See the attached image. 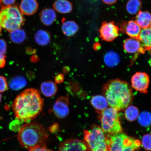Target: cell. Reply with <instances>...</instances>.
<instances>
[{"label":"cell","mask_w":151,"mask_h":151,"mask_svg":"<svg viewBox=\"0 0 151 151\" xmlns=\"http://www.w3.org/2000/svg\"><path fill=\"white\" fill-rule=\"evenodd\" d=\"M43 105V100L39 91L30 88L24 90L17 97L12 108L18 120L28 123L40 114Z\"/></svg>","instance_id":"6da1fadb"},{"label":"cell","mask_w":151,"mask_h":151,"mask_svg":"<svg viewBox=\"0 0 151 151\" xmlns=\"http://www.w3.org/2000/svg\"><path fill=\"white\" fill-rule=\"evenodd\" d=\"M103 92L109 104L118 111L127 108L133 101L131 87L127 82L119 79L109 81L104 85Z\"/></svg>","instance_id":"7a4b0ae2"},{"label":"cell","mask_w":151,"mask_h":151,"mask_svg":"<svg viewBox=\"0 0 151 151\" xmlns=\"http://www.w3.org/2000/svg\"><path fill=\"white\" fill-rule=\"evenodd\" d=\"M48 135V132L41 124L28 122L20 128L17 137L22 146L30 150L45 144Z\"/></svg>","instance_id":"3957f363"},{"label":"cell","mask_w":151,"mask_h":151,"mask_svg":"<svg viewBox=\"0 0 151 151\" xmlns=\"http://www.w3.org/2000/svg\"><path fill=\"white\" fill-rule=\"evenodd\" d=\"M25 19L17 5L3 6L0 8V26L9 32L24 25Z\"/></svg>","instance_id":"277c9868"},{"label":"cell","mask_w":151,"mask_h":151,"mask_svg":"<svg viewBox=\"0 0 151 151\" xmlns=\"http://www.w3.org/2000/svg\"><path fill=\"white\" fill-rule=\"evenodd\" d=\"M107 151H135L140 147V141L122 133L108 134Z\"/></svg>","instance_id":"5b68a950"},{"label":"cell","mask_w":151,"mask_h":151,"mask_svg":"<svg viewBox=\"0 0 151 151\" xmlns=\"http://www.w3.org/2000/svg\"><path fill=\"white\" fill-rule=\"evenodd\" d=\"M101 114V129L104 132L108 134L122 133V128L117 109L109 107L105 109Z\"/></svg>","instance_id":"8992f818"},{"label":"cell","mask_w":151,"mask_h":151,"mask_svg":"<svg viewBox=\"0 0 151 151\" xmlns=\"http://www.w3.org/2000/svg\"><path fill=\"white\" fill-rule=\"evenodd\" d=\"M84 135L90 151H107V137L99 126H93L90 130H84Z\"/></svg>","instance_id":"52a82bcc"},{"label":"cell","mask_w":151,"mask_h":151,"mask_svg":"<svg viewBox=\"0 0 151 151\" xmlns=\"http://www.w3.org/2000/svg\"><path fill=\"white\" fill-rule=\"evenodd\" d=\"M119 31L114 22H104L99 29L100 37L104 41L112 42L119 36Z\"/></svg>","instance_id":"ba28073f"},{"label":"cell","mask_w":151,"mask_h":151,"mask_svg":"<svg viewBox=\"0 0 151 151\" xmlns=\"http://www.w3.org/2000/svg\"><path fill=\"white\" fill-rule=\"evenodd\" d=\"M131 82L134 89L142 93H147L150 79L147 73L141 72L136 73L132 76Z\"/></svg>","instance_id":"9c48e42d"},{"label":"cell","mask_w":151,"mask_h":151,"mask_svg":"<svg viewBox=\"0 0 151 151\" xmlns=\"http://www.w3.org/2000/svg\"><path fill=\"white\" fill-rule=\"evenodd\" d=\"M59 151H90L86 141L76 139H68L62 142Z\"/></svg>","instance_id":"30bf717a"},{"label":"cell","mask_w":151,"mask_h":151,"mask_svg":"<svg viewBox=\"0 0 151 151\" xmlns=\"http://www.w3.org/2000/svg\"><path fill=\"white\" fill-rule=\"evenodd\" d=\"M67 97H62L57 100L53 107V111L57 117L62 119L68 116L69 113Z\"/></svg>","instance_id":"8fae6325"},{"label":"cell","mask_w":151,"mask_h":151,"mask_svg":"<svg viewBox=\"0 0 151 151\" xmlns=\"http://www.w3.org/2000/svg\"><path fill=\"white\" fill-rule=\"evenodd\" d=\"M120 29L130 37L137 39H139L141 30L138 24L133 20L123 22Z\"/></svg>","instance_id":"7c38bea8"},{"label":"cell","mask_w":151,"mask_h":151,"mask_svg":"<svg viewBox=\"0 0 151 151\" xmlns=\"http://www.w3.org/2000/svg\"><path fill=\"white\" fill-rule=\"evenodd\" d=\"M123 48L125 51L129 54H134L137 52L144 53L145 49L142 46L139 39L130 37L125 40L123 43Z\"/></svg>","instance_id":"4fadbf2b"},{"label":"cell","mask_w":151,"mask_h":151,"mask_svg":"<svg viewBox=\"0 0 151 151\" xmlns=\"http://www.w3.org/2000/svg\"><path fill=\"white\" fill-rule=\"evenodd\" d=\"M38 7L37 0H22L19 5L21 12L27 16H31L35 14Z\"/></svg>","instance_id":"5bb4252c"},{"label":"cell","mask_w":151,"mask_h":151,"mask_svg":"<svg viewBox=\"0 0 151 151\" xmlns=\"http://www.w3.org/2000/svg\"><path fill=\"white\" fill-rule=\"evenodd\" d=\"M62 30L63 33L66 36L71 37L74 35L79 29L78 24L73 21L65 20V18L62 19Z\"/></svg>","instance_id":"9a60e30c"},{"label":"cell","mask_w":151,"mask_h":151,"mask_svg":"<svg viewBox=\"0 0 151 151\" xmlns=\"http://www.w3.org/2000/svg\"><path fill=\"white\" fill-rule=\"evenodd\" d=\"M40 18L44 25H51L56 20V13L52 9L45 8L41 11L40 14Z\"/></svg>","instance_id":"2e32d148"},{"label":"cell","mask_w":151,"mask_h":151,"mask_svg":"<svg viewBox=\"0 0 151 151\" xmlns=\"http://www.w3.org/2000/svg\"><path fill=\"white\" fill-rule=\"evenodd\" d=\"M91 103L96 112L101 114L108 106L109 103L106 98L101 95H96L92 98Z\"/></svg>","instance_id":"e0dca14e"},{"label":"cell","mask_w":151,"mask_h":151,"mask_svg":"<svg viewBox=\"0 0 151 151\" xmlns=\"http://www.w3.org/2000/svg\"><path fill=\"white\" fill-rule=\"evenodd\" d=\"M135 22L143 29L151 27V14L148 11H139L136 17Z\"/></svg>","instance_id":"ac0fdd59"},{"label":"cell","mask_w":151,"mask_h":151,"mask_svg":"<svg viewBox=\"0 0 151 151\" xmlns=\"http://www.w3.org/2000/svg\"><path fill=\"white\" fill-rule=\"evenodd\" d=\"M53 7L55 10L62 14H69L73 9L72 4L68 0H56Z\"/></svg>","instance_id":"d6986e66"},{"label":"cell","mask_w":151,"mask_h":151,"mask_svg":"<svg viewBox=\"0 0 151 151\" xmlns=\"http://www.w3.org/2000/svg\"><path fill=\"white\" fill-rule=\"evenodd\" d=\"M40 89L43 95L50 97L55 95L58 91V87L56 83L52 81H48L42 83Z\"/></svg>","instance_id":"ffe728a7"},{"label":"cell","mask_w":151,"mask_h":151,"mask_svg":"<svg viewBox=\"0 0 151 151\" xmlns=\"http://www.w3.org/2000/svg\"><path fill=\"white\" fill-rule=\"evenodd\" d=\"M142 46L145 50L151 49V26L141 30L139 39Z\"/></svg>","instance_id":"44dd1931"},{"label":"cell","mask_w":151,"mask_h":151,"mask_svg":"<svg viewBox=\"0 0 151 151\" xmlns=\"http://www.w3.org/2000/svg\"><path fill=\"white\" fill-rule=\"evenodd\" d=\"M36 42L41 46H45L50 43L51 40V35L48 32L40 29L37 32L35 36Z\"/></svg>","instance_id":"7402d4cb"},{"label":"cell","mask_w":151,"mask_h":151,"mask_svg":"<svg viewBox=\"0 0 151 151\" xmlns=\"http://www.w3.org/2000/svg\"><path fill=\"white\" fill-rule=\"evenodd\" d=\"M104 61L107 67H114L120 63V56L117 53L110 51L105 55L104 57Z\"/></svg>","instance_id":"603a6c76"},{"label":"cell","mask_w":151,"mask_h":151,"mask_svg":"<svg viewBox=\"0 0 151 151\" xmlns=\"http://www.w3.org/2000/svg\"><path fill=\"white\" fill-rule=\"evenodd\" d=\"M27 84V81L23 76H18L14 77L9 83V87L11 89L18 90L22 89Z\"/></svg>","instance_id":"cb8c5ba5"},{"label":"cell","mask_w":151,"mask_h":151,"mask_svg":"<svg viewBox=\"0 0 151 151\" xmlns=\"http://www.w3.org/2000/svg\"><path fill=\"white\" fill-rule=\"evenodd\" d=\"M141 7L142 3L140 0H129L126 5V10L132 15L136 14Z\"/></svg>","instance_id":"d4e9b609"},{"label":"cell","mask_w":151,"mask_h":151,"mask_svg":"<svg viewBox=\"0 0 151 151\" xmlns=\"http://www.w3.org/2000/svg\"><path fill=\"white\" fill-rule=\"evenodd\" d=\"M11 41L16 43H20L23 42L26 37V34L24 30L17 29L9 32Z\"/></svg>","instance_id":"484cf974"},{"label":"cell","mask_w":151,"mask_h":151,"mask_svg":"<svg viewBox=\"0 0 151 151\" xmlns=\"http://www.w3.org/2000/svg\"><path fill=\"white\" fill-rule=\"evenodd\" d=\"M124 115L126 119L129 122H133L136 120L138 117L139 109L134 106H130L126 108Z\"/></svg>","instance_id":"4316f807"},{"label":"cell","mask_w":151,"mask_h":151,"mask_svg":"<svg viewBox=\"0 0 151 151\" xmlns=\"http://www.w3.org/2000/svg\"><path fill=\"white\" fill-rule=\"evenodd\" d=\"M138 121L143 127H148L151 124V114L148 112H142L138 117Z\"/></svg>","instance_id":"83f0119b"},{"label":"cell","mask_w":151,"mask_h":151,"mask_svg":"<svg viewBox=\"0 0 151 151\" xmlns=\"http://www.w3.org/2000/svg\"><path fill=\"white\" fill-rule=\"evenodd\" d=\"M142 146L145 150H151V134H147L142 137Z\"/></svg>","instance_id":"f1b7e54d"},{"label":"cell","mask_w":151,"mask_h":151,"mask_svg":"<svg viewBox=\"0 0 151 151\" xmlns=\"http://www.w3.org/2000/svg\"><path fill=\"white\" fill-rule=\"evenodd\" d=\"M8 86L6 79L4 77L0 76V92H3L7 90Z\"/></svg>","instance_id":"f546056e"},{"label":"cell","mask_w":151,"mask_h":151,"mask_svg":"<svg viewBox=\"0 0 151 151\" xmlns=\"http://www.w3.org/2000/svg\"><path fill=\"white\" fill-rule=\"evenodd\" d=\"M6 49L7 45L5 41L3 39H0V54L4 55Z\"/></svg>","instance_id":"4dcf8cb0"},{"label":"cell","mask_w":151,"mask_h":151,"mask_svg":"<svg viewBox=\"0 0 151 151\" xmlns=\"http://www.w3.org/2000/svg\"><path fill=\"white\" fill-rule=\"evenodd\" d=\"M65 80V76L63 73H58L54 77V80L56 84H60L63 82Z\"/></svg>","instance_id":"1f68e13d"},{"label":"cell","mask_w":151,"mask_h":151,"mask_svg":"<svg viewBox=\"0 0 151 151\" xmlns=\"http://www.w3.org/2000/svg\"><path fill=\"white\" fill-rule=\"evenodd\" d=\"M29 151H53L48 148L44 144L42 146L36 147V148L31 149Z\"/></svg>","instance_id":"d6a6232c"},{"label":"cell","mask_w":151,"mask_h":151,"mask_svg":"<svg viewBox=\"0 0 151 151\" xmlns=\"http://www.w3.org/2000/svg\"><path fill=\"white\" fill-rule=\"evenodd\" d=\"M6 57L4 55L0 54V68L4 67L6 63Z\"/></svg>","instance_id":"836d02e7"},{"label":"cell","mask_w":151,"mask_h":151,"mask_svg":"<svg viewBox=\"0 0 151 151\" xmlns=\"http://www.w3.org/2000/svg\"><path fill=\"white\" fill-rule=\"evenodd\" d=\"M16 0H1V2L5 6H9L14 4Z\"/></svg>","instance_id":"e575fe53"},{"label":"cell","mask_w":151,"mask_h":151,"mask_svg":"<svg viewBox=\"0 0 151 151\" xmlns=\"http://www.w3.org/2000/svg\"><path fill=\"white\" fill-rule=\"evenodd\" d=\"M103 2L108 5H113L116 2L117 0H102Z\"/></svg>","instance_id":"d590c367"},{"label":"cell","mask_w":151,"mask_h":151,"mask_svg":"<svg viewBox=\"0 0 151 151\" xmlns=\"http://www.w3.org/2000/svg\"><path fill=\"white\" fill-rule=\"evenodd\" d=\"M39 60V58L38 56L37 55H33L31 58V61L33 63H37Z\"/></svg>","instance_id":"8d00e7d4"},{"label":"cell","mask_w":151,"mask_h":151,"mask_svg":"<svg viewBox=\"0 0 151 151\" xmlns=\"http://www.w3.org/2000/svg\"><path fill=\"white\" fill-rule=\"evenodd\" d=\"M27 51L28 53L31 54H35L36 52V50H35V49H32L31 48L28 49Z\"/></svg>","instance_id":"74e56055"},{"label":"cell","mask_w":151,"mask_h":151,"mask_svg":"<svg viewBox=\"0 0 151 151\" xmlns=\"http://www.w3.org/2000/svg\"><path fill=\"white\" fill-rule=\"evenodd\" d=\"M70 70L69 67H65L63 69V72L64 73H67L69 72Z\"/></svg>","instance_id":"f35d334b"},{"label":"cell","mask_w":151,"mask_h":151,"mask_svg":"<svg viewBox=\"0 0 151 151\" xmlns=\"http://www.w3.org/2000/svg\"><path fill=\"white\" fill-rule=\"evenodd\" d=\"M98 0H89V1L91 3L96 2Z\"/></svg>","instance_id":"ab89813d"},{"label":"cell","mask_w":151,"mask_h":151,"mask_svg":"<svg viewBox=\"0 0 151 151\" xmlns=\"http://www.w3.org/2000/svg\"><path fill=\"white\" fill-rule=\"evenodd\" d=\"M2 96L1 93H0V103H1V99Z\"/></svg>","instance_id":"60d3db41"},{"label":"cell","mask_w":151,"mask_h":151,"mask_svg":"<svg viewBox=\"0 0 151 151\" xmlns=\"http://www.w3.org/2000/svg\"><path fill=\"white\" fill-rule=\"evenodd\" d=\"M1 26H0V35H1Z\"/></svg>","instance_id":"b9f144b4"},{"label":"cell","mask_w":151,"mask_h":151,"mask_svg":"<svg viewBox=\"0 0 151 151\" xmlns=\"http://www.w3.org/2000/svg\"><path fill=\"white\" fill-rule=\"evenodd\" d=\"M1 3H2L1 0H0V6H2Z\"/></svg>","instance_id":"7bdbcfd3"}]
</instances>
